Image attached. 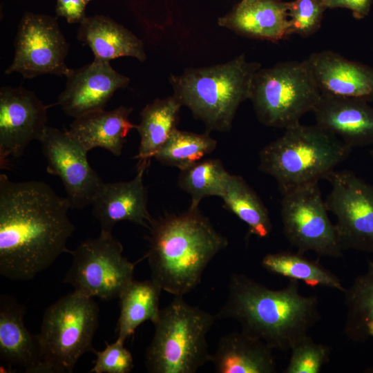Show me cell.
<instances>
[{"instance_id":"6da1fadb","label":"cell","mask_w":373,"mask_h":373,"mask_svg":"<svg viewBox=\"0 0 373 373\" xmlns=\"http://www.w3.org/2000/svg\"><path fill=\"white\" fill-rule=\"evenodd\" d=\"M66 197L46 182H14L0 174V273L12 280L32 279L63 253L75 226Z\"/></svg>"},{"instance_id":"7a4b0ae2","label":"cell","mask_w":373,"mask_h":373,"mask_svg":"<svg viewBox=\"0 0 373 373\" xmlns=\"http://www.w3.org/2000/svg\"><path fill=\"white\" fill-rule=\"evenodd\" d=\"M216 320L233 319L242 330L271 349L289 351L320 320L316 296L300 294L291 279L281 289L268 288L243 274H233Z\"/></svg>"},{"instance_id":"3957f363","label":"cell","mask_w":373,"mask_h":373,"mask_svg":"<svg viewBox=\"0 0 373 373\" xmlns=\"http://www.w3.org/2000/svg\"><path fill=\"white\" fill-rule=\"evenodd\" d=\"M149 230L144 257L151 279L174 296L194 289L209 262L229 245L198 207L154 218Z\"/></svg>"},{"instance_id":"277c9868","label":"cell","mask_w":373,"mask_h":373,"mask_svg":"<svg viewBox=\"0 0 373 373\" xmlns=\"http://www.w3.org/2000/svg\"><path fill=\"white\" fill-rule=\"evenodd\" d=\"M352 149L316 124L299 123L260 151L259 169L276 180L283 195L327 180Z\"/></svg>"},{"instance_id":"5b68a950","label":"cell","mask_w":373,"mask_h":373,"mask_svg":"<svg viewBox=\"0 0 373 373\" xmlns=\"http://www.w3.org/2000/svg\"><path fill=\"white\" fill-rule=\"evenodd\" d=\"M260 64L244 54L208 67L186 68L171 75L173 96L201 120L207 132L229 131L240 104L249 99L252 79Z\"/></svg>"},{"instance_id":"8992f818","label":"cell","mask_w":373,"mask_h":373,"mask_svg":"<svg viewBox=\"0 0 373 373\" xmlns=\"http://www.w3.org/2000/svg\"><path fill=\"white\" fill-rule=\"evenodd\" d=\"M215 316L175 296L153 323L145 366L151 373H194L209 362L206 336Z\"/></svg>"},{"instance_id":"52a82bcc","label":"cell","mask_w":373,"mask_h":373,"mask_svg":"<svg viewBox=\"0 0 373 373\" xmlns=\"http://www.w3.org/2000/svg\"><path fill=\"white\" fill-rule=\"evenodd\" d=\"M321 95L306 60L289 61L258 70L249 99L262 124L286 129L312 112Z\"/></svg>"},{"instance_id":"ba28073f","label":"cell","mask_w":373,"mask_h":373,"mask_svg":"<svg viewBox=\"0 0 373 373\" xmlns=\"http://www.w3.org/2000/svg\"><path fill=\"white\" fill-rule=\"evenodd\" d=\"M99 307L93 298L76 291L61 297L45 311L37 334L52 372H72L86 352H93Z\"/></svg>"},{"instance_id":"9c48e42d","label":"cell","mask_w":373,"mask_h":373,"mask_svg":"<svg viewBox=\"0 0 373 373\" xmlns=\"http://www.w3.org/2000/svg\"><path fill=\"white\" fill-rule=\"evenodd\" d=\"M122 253V245L112 233L101 231L71 251L73 262L63 281L89 297L119 298L133 280L135 265Z\"/></svg>"},{"instance_id":"30bf717a","label":"cell","mask_w":373,"mask_h":373,"mask_svg":"<svg viewBox=\"0 0 373 373\" xmlns=\"http://www.w3.org/2000/svg\"><path fill=\"white\" fill-rule=\"evenodd\" d=\"M327 211L318 184L283 195L280 217L283 232L298 253L311 251L321 256H343L335 225Z\"/></svg>"},{"instance_id":"8fae6325","label":"cell","mask_w":373,"mask_h":373,"mask_svg":"<svg viewBox=\"0 0 373 373\" xmlns=\"http://www.w3.org/2000/svg\"><path fill=\"white\" fill-rule=\"evenodd\" d=\"M15 55L4 73H19L24 78L44 75H64L71 72L66 64L68 44L57 17L30 12L21 17L14 41Z\"/></svg>"},{"instance_id":"7c38bea8","label":"cell","mask_w":373,"mask_h":373,"mask_svg":"<svg viewBox=\"0 0 373 373\" xmlns=\"http://www.w3.org/2000/svg\"><path fill=\"white\" fill-rule=\"evenodd\" d=\"M327 180L331 191L325 202L336 218L343 250L373 254V185L347 170H335Z\"/></svg>"},{"instance_id":"4fadbf2b","label":"cell","mask_w":373,"mask_h":373,"mask_svg":"<svg viewBox=\"0 0 373 373\" xmlns=\"http://www.w3.org/2000/svg\"><path fill=\"white\" fill-rule=\"evenodd\" d=\"M46 171L59 178L70 209L91 205L104 181L90 166L84 147L68 131L47 126L40 140Z\"/></svg>"},{"instance_id":"5bb4252c","label":"cell","mask_w":373,"mask_h":373,"mask_svg":"<svg viewBox=\"0 0 373 373\" xmlns=\"http://www.w3.org/2000/svg\"><path fill=\"white\" fill-rule=\"evenodd\" d=\"M48 106L23 87L0 89V168L8 169L10 157L21 155L47 126Z\"/></svg>"},{"instance_id":"9a60e30c","label":"cell","mask_w":373,"mask_h":373,"mask_svg":"<svg viewBox=\"0 0 373 373\" xmlns=\"http://www.w3.org/2000/svg\"><path fill=\"white\" fill-rule=\"evenodd\" d=\"M65 88L57 104L64 113L73 118L105 107L115 92L126 88L130 79L117 72L109 61L95 59L77 69H72L66 77Z\"/></svg>"},{"instance_id":"2e32d148","label":"cell","mask_w":373,"mask_h":373,"mask_svg":"<svg viewBox=\"0 0 373 373\" xmlns=\"http://www.w3.org/2000/svg\"><path fill=\"white\" fill-rule=\"evenodd\" d=\"M150 161L138 162L137 173L129 181L103 182L91 204L101 231L112 233L119 222L129 221L149 229L153 218L148 204L144 175Z\"/></svg>"},{"instance_id":"e0dca14e","label":"cell","mask_w":373,"mask_h":373,"mask_svg":"<svg viewBox=\"0 0 373 373\" xmlns=\"http://www.w3.org/2000/svg\"><path fill=\"white\" fill-rule=\"evenodd\" d=\"M24 307L15 299L0 298V358L10 370L28 373H53L37 334L25 326Z\"/></svg>"},{"instance_id":"ac0fdd59","label":"cell","mask_w":373,"mask_h":373,"mask_svg":"<svg viewBox=\"0 0 373 373\" xmlns=\"http://www.w3.org/2000/svg\"><path fill=\"white\" fill-rule=\"evenodd\" d=\"M321 94L373 100V68L332 50L305 59Z\"/></svg>"},{"instance_id":"d6986e66","label":"cell","mask_w":373,"mask_h":373,"mask_svg":"<svg viewBox=\"0 0 373 373\" xmlns=\"http://www.w3.org/2000/svg\"><path fill=\"white\" fill-rule=\"evenodd\" d=\"M312 112L317 125L350 148L373 144V106L369 102L321 94Z\"/></svg>"},{"instance_id":"ffe728a7","label":"cell","mask_w":373,"mask_h":373,"mask_svg":"<svg viewBox=\"0 0 373 373\" xmlns=\"http://www.w3.org/2000/svg\"><path fill=\"white\" fill-rule=\"evenodd\" d=\"M218 23L251 39L277 42L291 35L287 2L283 0H241Z\"/></svg>"},{"instance_id":"44dd1931","label":"cell","mask_w":373,"mask_h":373,"mask_svg":"<svg viewBox=\"0 0 373 373\" xmlns=\"http://www.w3.org/2000/svg\"><path fill=\"white\" fill-rule=\"evenodd\" d=\"M132 111L133 108L121 106L89 113L75 118L67 131L87 151L102 148L119 156L127 135L137 127L129 119Z\"/></svg>"},{"instance_id":"7402d4cb","label":"cell","mask_w":373,"mask_h":373,"mask_svg":"<svg viewBox=\"0 0 373 373\" xmlns=\"http://www.w3.org/2000/svg\"><path fill=\"white\" fill-rule=\"evenodd\" d=\"M272 350L264 341L241 330L221 337L210 361L218 373H274Z\"/></svg>"},{"instance_id":"603a6c76","label":"cell","mask_w":373,"mask_h":373,"mask_svg":"<svg viewBox=\"0 0 373 373\" xmlns=\"http://www.w3.org/2000/svg\"><path fill=\"white\" fill-rule=\"evenodd\" d=\"M77 37L90 48L95 59L109 61L121 57H132L140 61L146 59L142 41L104 15L86 17L79 23Z\"/></svg>"},{"instance_id":"cb8c5ba5","label":"cell","mask_w":373,"mask_h":373,"mask_svg":"<svg viewBox=\"0 0 373 373\" xmlns=\"http://www.w3.org/2000/svg\"><path fill=\"white\" fill-rule=\"evenodd\" d=\"M182 105L173 96L156 99L140 112V123L136 129L140 142L135 158L150 161L177 128Z\"/></svg>"},{"instance_id":"d4e9b609","label":"cell","mask_w":373,"mask_h":373,"mask_svg":"<svg viewBox=\"0 0 373 373\" xmlns=\"http://www.w3.org/2000/svg\"><path fill=\"white\" fill-rule=\"evenodd\" d=\"M162 289L151 279L133 280L119 296L117 339L125 342L144 322L154 323L159 317Z\"/></svg>"},{"instance_id":"484cf974","label":"cell","mask_w":373,"mask_h":373,"mask_svg":"<svg viewBox=\"0 0 373 373\" xmlns=\"http://www.w3.org/2000/svg\"><path fill=\"white\" fill-rule=\"evenodd\" d=\"M346 307L344 332L355 343L373 338V261L366 272L358 275L343 292Z\"/></svg>"},{"instance_id":"4316f807","label":"cell","mask_w":373,"mask_h":373,"mask_svg":"<svg viewBox=\"0 0 373 373\" xmlns=\"http://www.w3.org/2000/svg\"><path fill=\"white\" fill-rule=\"evenodd\" d=\"M221 198L224 207L247 225L249 235L266 238L270 234L272 224L269 212L241 176L231 175Z\"/></svg>"},{"instance_id":"83f0119b","label":"cell","mask_w":373,"mask_h":373,"mask_svg":"<svg viewBox=\"0 0 373 373\" xmlns=\"http://www.w3.org/2000/svg\"><path fill=\"white\" fill-rule=\"evenodd\" d=\"M262 265L268 271L298 281L310 287L322 286L343 293L345 287L340 279L318 261L305 258L303 254L278 252L268 254L262 259Z\"/></svg>"},{"instance_id":"f1b7e54d","label":"cell","mask_w":373,"mask_h":373,"mask_svg":"<svg viewBox=\"0 0 373 373\" xmlns=\"http://www.w3.org/2000/svg\"><path fill=\"white\" fill-rule=\"evenodd\" d=\"M231 174L218 159L201 160L181 170L179 187L191 196V208H198L200 201L208 196L224 195Z\"/></svg>"},{"instance_id":"f546056e","label":"cell","mask_w":373,"mask_h":373,"mask_svg":"<svg viewBox=\"0 0 373 373\" xmlns=\"http://www.w3.org/2000/svg\"><path fill=\"white\" fill-rule=\"evenodd\" d=\"M216 146L217 141L208 132L199 134L176 128L153 157L163 165L181 171L201 160Z\"/></svg>"},{"instance_id":"4dcf8cb0","label":"cell","mask_w":373,"mask_h":373,"mask_svg":"<svg viewBox=\"0 0 373 373\" xmlns=\"http://www.w3.org/2000/svg\"><path fill=\"white\" fill-rule=\"evenodd\" d=\"M290 350L291 356L284 373H319L331 354L329 347L315 343L308 335Z\"/></svg>"},{"instance_id":"1f68e13d","label":"cell","mask_w":373,"mask_h":373,"mask_svg":"<svg viewBox=\"0 0 373 373\" xmlns=\"http://www.w3.org/2000/svg\"><path fill=\"white\" fill-rule=\"evenodd\" d=\"M287 6L291 35L307 37L321 28L327 9L322 0H294Z\"/></svg>"},{"instance_id":"d6a6232c","label":"cell","mask_w":373,"mask_h":373,"mask_svg":"<svg viewBox=\"0 0 373 373\" xmlns=\"http://www.w3.org/2000/svg\"><path fill=\"white\" fill-rule=\"evenodd\" d=\"M96 355L94 366L89 372L128 373L133 368V356L124 346V342L116 339L111 344L106 343L102 351L93 352Z\"/></svg>"},{"instance_id":"836d02e7","label":"cell","mask_w":373,"mask_h":373,"mask_svg":"<svg viewBox=\"0 0 373 373\" xmlns=\"http://www.w3.org/2000/svg\"><path fill=\"white\" fill-rule=\"evenodd\" d=\"M88 2V0H57V16L64 17L69 23H79L87 17L85 10Z\"/></svg>"},{"instance_id":"e575fe53","label":"cell","mask_w":373,"mask_h":373,"mask_svg":"<svg viewBox=\"0 0 373 373\" xmlns=\"http://www.w3.org/2000/svg\"><path fill=\"white\" fill-rule=\"evenodd\" d=\"M326 8H345L356 19H363L370 13L373 0H322Z\"/></svg>"},{"instance_id":"d590c367","label":"cell","mask_w":373,"mask_h":373,"mask_svg":"<svg viewBox=\"0 0 373 373\" xmlns=\"http://www.w3.org/2000/svg\"><path fill=\"white\" fill-rule=\"evenodd\" d=\"M364 372L367 373H373V365L365 369Z\"/></svg>"},{"instance_id":"8d00e7d4","label":"cell","mask_w":373,"mask_h":373,"mask_svg":"<svg viewBox=\"0 0 373 373\" xmlns=\"http://www.w3.org/2000/svg\"><path fill=\"white\" fill-rule=\"evenodd\" d=\"M370 155L373 161V149L370 150Z\"/></svg>"},{"instance_id":"74e56055","label":"cell","mask_w":373,"mask_h":373,"mask_svg":"<svg viewBox=\"0 0 373 373\" xmlns=\"http://www.w3.org/2000/svg\"><path fill=\"white\" fill-rule=\"evenodd\" d=\"M88 1H92V0H88Z\"/></svg>"}]
</instances>
